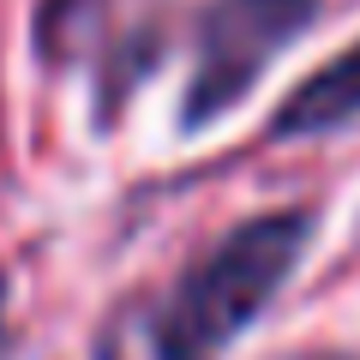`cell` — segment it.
I'll return each mask as SVG.
<instances>
[{
	"label": "cell",
	"mask_w": 360,
	"mask_h": 360,
	"mask_svg": "<svg viewBox=\"0 0 360 360\" xmlns=\"http://www.w3.org/2000/svg\"><path fill=\"white\" fill-rule=\"evenodd\" d=\"M307 234L312 210L240 222L168 288L127 300L96 336V360H217L288 283Z\"/></svg>",
	"instance_id": "cell-1"
},
{
	"label": "cell",
	"mask_w": 360,
	"mask_h": 360,
	"mask_svg": "<svg viewBox=\"0 0 360 360\" xmlns=\"http://www.w3.org/2000/svg\"><path fill=\"white\" fill-rule=\"evenodd\" d=\"M0 360H13V324H6V283H0Z\"/></svg>",
	"instance_id": "cell-4"
},
{
	"label": "cell",
	"mask_w": 360,
	"mask_h": 360,
	"mask_svg": "<svg viewBox=\"0 0 360 360\" xmlns=\"http://www.w3.org/2000/svg\"><path fill=\"white\" fill-rule=\"evenodd\" d=\"M319 13V0H210L198 18V60L186 78V127L229 115L246 90L258 84L276 54L300 37Z\"/></svg>",
	"instance_id": "cell-2"
},
{
	"label": "cell",
	"mask_w": 360,
	"mask_h": 360,
	"mask_svg": "<svg viewBox=\"0 0 360 360\" xmlns=\"http://www.w3.org/2000/svg\"><path fill=\"white\" fill-rule=\"evenodd\" d=\"M354 115H360V42L336 66L312 72L307 84L283 103V115H276V139H307V132L342 127V120H354Z\"/></svg>",
	"instance_id": "cell-3"
},
{
	"label": "cell",
	"mask_w": 360,
	"mask_h": 360,
	"mask_svg": "<svg viewBox=\"0 0 360 360\" xmlns=\"http://www.w3.org/2000/svg\"><path fill=\"white\" fill-rule=\"evenodd\" d=\"M288 360H348V354H288Z\"/></svg>",
	"instance_id": "cell-5"
}]
</instances>
